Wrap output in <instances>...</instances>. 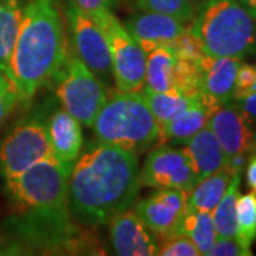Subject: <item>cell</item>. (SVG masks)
I'll use <instances>...</instances> for the list:
<instances>
[{
    "instance_id": "obj_33",
    "label": "cell",
    "mask_w": 256,
    "mask_h": 256,
    "mask_svg": "<svg viewBox=\"0 0 256 256\" xmlns=\"http://www.w3.org/2000/svg\"><path fill=\"white\" fill-rule=\"evenodd\" d=\"M236 102L240 107V110L244 111V114L250 120V122H254L256 126V92L240 98Z\"/></svg>"
},
{
    "instance_id": "obj_27",
    "label": "cell",
    "mask_w": 256,
    "mask_h": 256,
    "mask_svg": "<svg viewBox=\"0 0 256 256\" xmlns=\"http://www.w3.org/2000/svg\"><path fill=\"white\" fill-rule=\"evenodd\" d=\"M166 46L172 50V53L178 58H182V60L200 62L202 57L205 56L201 40L192 33L190 26L181 36L176 37L174 42H171Z\"/></svg>"
},
{
    "instance_id": "obj_11",
    "label": "cell",
    "mask_w": 256,
    "mask_h": 256,
    "mask_svg": "<svg viewBox=\"0 0 256 256\" xmlns=\"http://www.w3.org/2000/svg\"><path fill=\"white\" fill-rule=\"evenodd\" d=\"M196 182L188 158L175 146H156L140 170L141 186L190 192Z\"/></svg>"
},
{
    "instance_id": "obj_9",
    "label": "cell",
    "mask_w": 256,
    "mask_h": 256,
    "mask_svg": "<svg viewBox=\"0 0 256 256\" xmlns=\"http://www.w3.org/2000/svg\"><path fill=\"white\" fill-rule=\"evenodd\" d=\"M208 127L218 138L228 160V168L240 172L249 156L256 152V126L230 100L210 116Z\"/></svg>"
},
{
    "instance_id": "obj_30",
    "label": "cell",
    "mask_w": 256,
    "mask_h": 256,
    "mask_svg": "<svg viewBox=\"0 0 256 256\" xmlns=\"http://www.w3.org/2000/svg\"><path fill=\"white\" fill-rule=\"evenodd\" d=\"M256 92V64L240 63L232 100L238 101Z\"/></svg>"
},
{
    "instance_id": "obj_25",
    "label": "cell",
    "mask_w": 256,
    "mask_h": 256,
    "mask_svg": "<svg viewBox=\"0 0 256 256\" xmlns=\"http://www.w3.org/2000/svg\"><path fill=\"white\" fill-rule=\"evenodd\" d=\"M238 242L250 249L256 240V192L239 195L236 204V234Z\"/></svg>"
},
{
    "instance_id": "obj_1",
    "label": "cell",
    "mask_w": 256,
    "mask_h": 256,
    "mask_svg": "<svg viewBox=\"0 0 256 256\" xmlns=\"http://www.w3.org/2000/svg\"><path fill=\"white\" fill-rule=\"evenodd\" d=\"M68 175L54 156L6 181L18 216V250L26 245L46 254H98L97 240L68 210Z\"/></svg>"
},
{
    "instance_id": "obj_32",
    "label": "cell",
    "mask_w": 256,
    "mask_h": 256,
    "mask_svg": "<svg viewBox=\"0 0 256 256\" xmlns=\"http://www.w3.org/2000/svg\"><path fill=\"white\" fill-rule=\"evenodd\" d=\"M118 0H73V3L82 12L92 14L102 10H112Z\"/></svg>"
},
{
    "instance_id": "obj_21",
    "label": "cell",
    "mask_w": 256,
    "mask_h": 256,
    "mask_svg": "<svg viewBox=\"0 0 256 256\" xmlns=\"http://www.w3.org/2000/svg\"><path fill=\"white\" fill-rule=\"evenodd\" d=\"M146 84L142 90L166 92L174 88L176 56L168 46H156L146 52Z\"/></svg>"
},
{
    "instance_id": "obj_36",
    "label": "cell",
    "mask_w": 256,
    "mask_h": 256,
    "mask_svg": "<svg viewBox=\"0 0 256 256\" xmlns=\"http://www.w3.org/2000/svg\"><path fill=\"white\" fill-rule=\"evenodd\" d=\"M242 6L256 18V0H239Z\"/></svg>"
},
{
    "instance_id": "obj_17",
    "label": "cell",
    "mask_w": 256,
    "mask_h": 256,
    "mask_svg": "<svg viewBox=\"0 0 256 256\" xmlns=\"http://www.w3.org/2000/svg\"><path fill=\"white\" fill-rule=\"evenodd\" d=\"M215 108L201 96L192 102L190 107L175 116L165 126L156 138V146H184L198 131L208 126L210 116Z\"/></svg>"
},
{
    "instance_id": "obj_19",
    "label": "cell",
    "mask_w": 256,
    "mask_h": 256,
    "mask_svg": "<svg viewBox=\"0 0 256 256\" xmlns=\"http://www.w3.org/2000/svg\"><path fill=\"white\" fill-rule=\"evenodd\" d=\"M235 174L239 172H235L230 168L225 166L200 180L192 186L191 191L188 192L186 210L212 214L222 200V196L225 195Z\"/></svg>"
},
{
    "instance_id": "obj_22",
    "label": "cell",
    "mask_w": 256,
    "mask_h": 256,
    "mask_svg": "<svg viewBox=\"0 0 256 256\" xmlns=\"http://www.w3.org/2000/svg\"><path fill=\"white\" fill-rule=\"evenodd\" d=\"M142 94L146 97V104L150 110L152 112L156 118V127H158V134L162 128L178 116L181 111L186 107H190L196 98H191L186 94H184L176 88H171L166 92H150V90H142Z\"/></svg>"
},
{
    "instance_id": "obj_35",
    "label": "cell",
    "mask_w": 256,
    "mask_h": 256,
    "mask_svg": "<svg viewBox=\"0 0 256 256\" xmlns=\"http://www.w3.org/2000/svg\"><path fill=\"white\" fill-rule=\"evenodd\" d=\"M13 254H16V255L18 254L16 246L4 239H0V255H13Z\"/></svg>"
},
{
    "instance_id": "obj_3",
    "label": "cell",
    "mask_w": 256,
    "mask_h": 256,
    "mask_svg": "<svg viewBox=\"0 0 256 256\" xmlns=\"http://www.w3.org/2000/svg\"><path fill=\"white\" fill-rule=\"evenodd\" d=\"M68 56L58 0H26L24 16L10 57L8 76L20 102L53 82Z\"/></svg>"
},
{
    "instance_id": "obj_2",
    "label": "cell",
    "mask_w": 256,
    "mask_h": 256,
    "mask_svg": "<svg viewBox=\"0 0 256 256\" xmlns=\"http://www.w3.org/2000/svg\"><path fill=\"white\" fill-rule=\"evenodd\" d=\"M67 184L72 218L87 228L106 225L137 196L138 156L101 141L92 142L77 158Z\"/></svg>"
},
{
    "instance_id": "obj_13",
    "label": "cell",
    "mask_w": 256,
    "mask_h": 256,
    "mask_svg": "<svg viewBox=\"0 0 256 256\" xmlns=\"http://www.w3.org/2000/svg\"><path fill=\"white\" fill-rule=\"evenodd\" d=\"M108 224L110 244L114 254L121 256L156 255L158 239L134 210H126Z\"/></svg>"
},
{
    "instance_id": "obj_5",
    "label": "cell",
    "mask_w": 256,
    "mask_h": 256,
    "mask_svg": "<svg viewBox=\"0 0 256 256\" xmlns=\"http://www.w3.org/2000/svg\"><path fill=\"white\" fill-rule=\"evenodd\" d=\"M92 128L97 141L137 156L156 142L158 138L156 118L141 92L118 90L108 94Z\"/></svg>"
},
{
    "instance_id": "obj_34",
    "label": "cell",
    "mask_w": 256,
    "mask_h": 256,
    "mask_svg": "<svg viewBox=\"0 0 256 256\" xmlns=\"http://www.w3.org/2000/svg\"><path fill=\"white\" fill-rule=\"evenodd\" d=\"M246 184L250 191L256 192V152L248 160L246 165Z\"/></svg>"
},
{
    "instance_id": "obj_24",
    "label": "cell",
    "mask_w": 256,
    "mask_h": 256,
    "mask_svg": "<svg viewBox=\"0 0 256 256\" xmlns=\"http://www.w3.org/2000/svg\"><path fill=\"white\" fill-rule=\"evenodd\" d=\"M239 185H240V172L235 174V176L232 178L225 195L222 196L220 204L212 212L216 236L228 238V236H235L236 234V204L240 195Z\"/></svg>"
},
{
    "instance_id": "obj_4",
    "label": "cell",
    "mask_w": 256,
    "mask_h": 256,
    "mask_svg": "<svg viewBox=\"0 0 256 256\" xmlns=\"http://www.w3.org/2000/svg\"><path fill=\"white\" fill-rule=\"evenodd\" d=\"M204 53L212 57L244 58L256 53V18L239 0H206L191 22Z\"/></svg>"
},
{
    "instance_id": "obj_8",
    "label": "cell",
    "mask_w": 256,
    "mask_h": 256,
    "mask_svg": "<svg viewBox=\"0 0 256 256\" xmlns=\"http://www.w3.org/2000/svg\"><path fill=\"white\" fill-rule=\"evenodd\" d=\"M100 26L108 43L111 72L121 92H142L146 84V56L126 26L114 16L112 10L90 14Z\"/></svg>"
},
{
    "instance_id": "obj_10",
    "label": "cell",
    "mask_w": 256,
    "mask_h": 256,
    "mask_svg": "<svg viewBox=\"0 0 256 256\" xmlns=\"http://www.w3.org/2000/svg\"><path fill=\"white\" fill-rule=\"evenodd\" d=\"M64 12L72 34L74 54L98 77L112 76L108 43L100 26L88 13L77 8L73 0L67 2Z\"/></svg>"
},
{
    "instance_id": "obj_20",
    "label": "cell",
    "mask_w": 256,
    "mask_h": 256,
    "mask_svg": "<svg viewBox=\"0 0 256 256\" xmlns=\"http://www.w3.org/2000/svg\"><path fill=\"white\" fill-rule=\"evenodd\" d=\"M26 0H0V72L8 73L10 57L24 16Z\"/></svg>"
},
{
    "instance_id": "obj_12",
    "label": "cell",
    "mask_w": 256,
    "mask_h": 256,
    "mask_svg": "<svg viewBox=\"0 0 256 256\" xmlns=\"http://www.w3.org/2000/svg\"><path fill=\"white\" fill-rule=\"evenodd\" d=\"M188 192L181 190H156L136 204L134 212L158 240L178 234L186 210Z\"/></svg>"
},
{
    "instance_id": "obj_14",
    "label": "cell",
    "mask_w": 256,
    "mask_h": 256,
    "mask_svg": "<svg viewBox=\"0 0 256 256\" xmlns=\"http://www.w3.org/2000/svg\"><path fill=\"white\" fill-rule=\"evenodd\" d=\"M242 63L236 57L204 56L200 60V96L216 110L232 100L236 73Z\"/></svg>"
},
{
    "instance_id": "obj_23",
    "label": "cell",
    "mask_w": 256,
    "mask_h": 256,
    "mask_svg": "<svg viewBox=\"0 0 256 256\" xmlns=\"http://www.w3.org/2000/svg\"><path fill=\"white\" fill-rule=\"evenodd\" d=\"M178 234L190 236L192 242L200 249L201 255L208 256L216 239V230L212 220V214L186 210L181 220Z\"/></svg>"
},
{
    "instance_id": "obj_18",
    "label": "cell",
    "mask_w": 256,
    "mask_h": 256,
    "mask_svg": "<svg viewBox=\"0 0 256 256\" xmlns=\"http://www.w3.org/2000/svg\"><path fill=\"white\" fill-rule=\"evenodd\" d=\"M182 151L188 158L196 181L228 166V160L220 141L208 126L190 138L184 144Z\"/></svg>"
},
{
    "instance_id": "obj_15",
    "label": "cell",
    "mask_w": 256,
    "mask_h": 256,
    "mask_svg": "<svg viewBox=\"0 0 256 256\" xmlns=\"http://www.w3.org/2000/svg\"><path fill=\"white\" fill-rule=\"evenodd\" d=\"M124 26L146 53L156 46L170 44L188 28L180 18L142 10L134 13Z\"/></svg>"
},
{
    "instance_id": "obj_29",
    "label": "cell",
    "mask_w": 256,
    "mask_h": 256,
    "mask_svg": "<svg viewBox=\"0 0 256 256\" xmlns=\"http://www.w3.org/2000/svg\"><path fill=\"white\" fill-rule=\"evenodd\" d=\"M18 102L20 100L14 84L8 74L0 72V126L8 120Z\"/></svg>"
},
{
    "instance_id": "obj_16",
    "label": "cell",
    "mask_w": 256,
    "mask_h": 256,
    "mask_svg": "<svg viewBox=\"0 0 256 256\" xmlns=\"http://www.w3.org/2000/svg\"><path fill=\"white\" fill-rule=\"evenodd\" d=\"M48 134L54 158L70 175L77 158L82 154V132L80 121L62 108L48 116Z\"/></svg>"
},
{
    "instance_id": "obj_31",
    "label": "cell",
    "mask_w": 256,
    "mask_h": 256,
    "mask_svg": "<svg viewBox=\"0 0 256 256\" xmlns=\"http://www.w3.org/2000/svg\"><path fill=\"white\" fill-rule=\"evenodd\" d=\"M252 250L242 246L235 236H216L208 256H250Z\"/></svg>"
},
{
    "instance_id": "obj_26",
    "label": "cell",
    "mask_w": 256,
    "mask_h": 256,
    "mask_svg": "<svg viewBox=\"0 0 256 256\" xmlns=\"http://www.w3.org/2000/svg\"><path fill=\"white\" fill-rule=\"evenodd\" d=\"M136 9L142 12H156L191 23L196 13L194 0H127Z\"/></svg>"
},
{
    "instance_id": "obj_28",
    "label": "cell",
    "mask_w": 256,
    "mask_h": 256,
    "mask_svg": "<svg viewBox=\"0 0 256 256\" xmlns=\"http://www.w3.org/2000/svg\"><path fill=\"white\" fill-rule=\"evenodd\" d=\"M160 256H201L200 249L192 242V239L184 234H175L172 236L158 240Z\"/></svg>"
},
{
    "instance_id": "obj_6",
    "label": "cell",
    "mask_w": 256,
    "mask_h": 256,
    "mask_svg": "<svg viewBox=\"0 0 256 256\" xmlns=\"http://www.w3.org/2000/svg\"><path fill=\"white\" fill-rule=\"evenodd\" d=\"M48 114L38 108L16 122L0 144V172L12 180L38 161L54 156L48 134Z\"/></svg>"
},
{
    "instance_id": "obj_7",
    "label": "cell",
    "mask_w": 256,
    "mask_h": 256,
    "mask_svg": "<svg viewBox=\"0 0 256 256\" xmlns=\"http://www.w3.org/2000/svg\"><path fill=\"white\" fill-rule=\"evenodd\" d=\"M54 94L62 107L92 128L97 112L108 97L107 86L76 54L67 56L63 67L53 80Z\"/></svg>"
}]
</instances>
